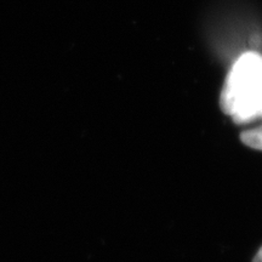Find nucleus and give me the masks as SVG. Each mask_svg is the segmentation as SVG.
I'll use <instances>...</instances> for the list:
<instances>
[{
    "instance_id": "1",
    "label": "nucleus",
    "mask_w": 262,
    "mask_h": 262,
    "mask_svg": "<svg viewBox=\"0 0 262 262\" xmlns=\"http://www.w3.org/2000/svg\"><path fill=\"white\" fill-rule=\"evenodd\" d=\"M221 110L235 124L262 118V56L245 52L235 61L226 78L220 97Z\"/></svg>"
},
{
    "instance_id": "2",
    "label": "nucleus",
    "mask_w": 262,
    "mask_h": 262,
    "mask_svg": "<svg viewBox=\"0 0 262 262\" xmlns=\"http://www.w3.org/2000/svg\"><path fill=\"white\" fill-rule=\"evenodd\" d=\"M241 140L245 146L250 147L253 149L262 150V125L242 133Z\"/></svg>"
},
{
    "instance_id": "3",
    "label": "nucleus",
    "mask_w": 262,
    "mask_h": 262,
    "mask_svg": "<svg viewBox=\"0 0 262 262\" xmlns=\"http://www.w3.org/2000/svg\"><path fill=\"white\" fill-rule=\"evenodd\" d=\"M253 262H262V248L257 251V254L255 255Z\"/></svg>"
}]
</instances>
